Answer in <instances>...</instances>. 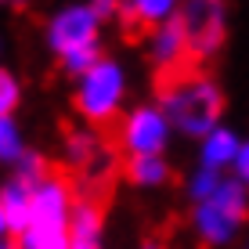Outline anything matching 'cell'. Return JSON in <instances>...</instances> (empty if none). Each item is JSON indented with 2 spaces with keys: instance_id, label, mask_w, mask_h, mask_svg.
Masks as SVG:
<instances>
[{
  "instance_id": "5",
  "label": "cell",
  "mask_w": 249,
  "mask_h": 249,
  "mask_svg": "<svg viewBox=\"0 0 249 249\" xmlns=\"http://www.w3.org/2000/svg\"><path fill=\"white\" fill-rule=\"evenodd\" d=\"M170 137H174V123L166 119V112L148 101V105H134L130 112H123L116 126V144L126 159L134 156H166Z\"/></svg>"
},
{
  "instance_id": "12",
  "label": "cell",
  "mask_w": 249,
  "mask_h": 249,
  "mask_svg": "<svg viewBox=\"0 0 249 249\" xmlns=\"http://www.w3.org/2000/svg\"><path fill=\"white\" fill-rule=\"evenodd\" d=\"M123 177L134 188L152 192V188H166L174 170H170L166 156H134V159H123Z\"/></svg>"
},
{
  "instance_id": "15",
  "label": "cell",
  "mask_w": 249,
  "mask_h": 249,
  "mask_svg": "<svg viewBox=\"0 0 249 249\" xmlns=\"http://www.w3.org/2000/svg\"><path fill=\"white\" fill-rule=\"evenodd\" d=\"M224 177H228V174H217V170H206V166L192 170V174H188V181H184V195H188V202H192V206L210 202L213 195L220 192Z\"/></svg>"
},
{
  "instance_id": "1",
  "label": "cell",
  "mask_w": 249,
  "mask_h": 249,
  "mask_svg": "<svg viewBox=\"0 0 249 249\" xmlns=\"http://www.w3.org/2000/svg\"><path fill=\"white\" fill-rule=\"evenodd\" d=\"M177 134L184 137H210L224 116V87L202 69H181V72L159 76V101Z\"/></svg>"
},
{
  "instance_id": "13",
  "label": "cell",
  "mask_w": 249,
  "mask_h": 249,
  "mask_svg": "<svg viewBox=\"0 0 249 249\" xmlns=\"http://www.w3.org/2000/svg\"><path fill=\"white\" fill-rule=\"evenodd\" d=\"M119 15H123L126 25H152V29H159L162 22L177 18L181 7L174 0H126V4H119Z\"/></svg>"
},
{
  "instance_id": "10",
  "label": "cell",
  "mask_w": 249,
  "mask_h": 249,
  "mask_svg": "<svg viewBox=\"0 0 249 249\" xmlns=\"http://www.w3.org/2000/svg\"><path fill=\"white\" fill-rule=\"evenodd\" d=\"M242 144L246 141L231 130V126H217L210 137L199 141V166L217 170V174H228V170H235L238 156H242Z\"/></svg>"
},
{
  "instance_id": "2",
  "label": "cell",
  "mask_w": 249,
  "mask_h": 249,
  "mask_svg": "<svg viewBox=\"0 0 249 249\" xmlns=\"http://www.w3.org/2000/svg\"><path fill=\"white\" fill-rule=\"evenodd\" d=\"M72 210H76L72 184L62 174H51L33 192L29 224L15 238V246L18 249H69L72 246Z\"/></svg>"
},
{
  "instance_id": "18",
  "label": "cell",
  "mask_w": 249,
  "mask_h": 249,
  "mask_svg": "<svg viewBox=\"0 0 249 249\" xmlns=\"http://www.w3.org/2000/svg\"><path fill=\"white\" fill-rule=\"evenodd\" d=\"M18 101H22V83H18V76L15 72H0V119H7V116H15V108H18Z\"/></svg>"
},
{
  "instance_id": "17",
  "label": "cell",
  "mask_w": 249,
  "mask_h": 249,
  "mask_svg": "<svg viewBox=\"0 0 249 249\" xmlns=\"http://www.w3.org/2000/svg\"><path fill=\"white\" fill-rule=\"evenodd\" d=\"M25 137H22V126L15 123V116L0 119V159L7 162V166H15L22 156H25Z\"/></svg>"
},
{
  "instance_id": "3",
  "label": "cell",
  "mask_w": 249,
  "mask_h": 249,
  "mask_svg": "<svg viewBox=\"0 0 249 249\" xmlns=\"http://www.w3.org/2000/svg\"><path fill=\"white\" fill-rule=\"evenodd\" d=\"M123 101H126V69L108 54L87 76H80L72 87V108L90 130L112 123L123 108Z\"/></svg>"
},
{
  "instance_id": "7",
  "label": "cell",
  "mask_w": 249,
  "mask_h": 249,
  "mask_svg": "<svg viewBox=\"0 0 249 249\" xmlns=\"http://www.w3.org/2000/svg\"><path fill=\"white\" fill-rule=\"evenodd\" d=\"M148 58L159 69V76L188 69V62H192V36H188V25L181 15L148 33Z\"/></svg>"
},
{
  "instance_id": "22",
  "label": "cell",
  "mask_w": 249,
  "mask_h": 249,
  "mask_svg": "<svg viewBox=\"0 0 249 249\" xmlns=\"http://www.w3.org/2000/svg\"><path fill=\"white\" fill-rule=\"evenodd\" d=\"M242 249H249V242H246V246H242Z\"/></svg>"
},
{
  "instance_id": "9",
  "label": "cell",
  "mask_w": 249,
  "mask_h": 249,
  "mask_svg": "<svg viewBox=\"0 0 249 249\" xmlns=\"http://www.w3.org/2000/svg\"><path fill=\"white\" fill-rule=\"evenodd\" d=\"M29 213H33V188H25L11 177L0 188V231H4V238L15 242L29 224Z\"/></svg>"
},
{
  "instance_id": "11",
  "label": "cell",
  "mask_w": 249,
  "mask_h": 249,
  "mask_svg": "<svg viewBox=\"0 0 249 249\" xmlns=\"http://www.w3.org/2000/svg\"><path fill=\"white\" fill-rule=\"evenodd\" d=\"M101 231H105V210L94 195H76L72 210V246L69 249H101Z\"/></svg>"
},
{
  "instance_id": "4",
  "label": "cell",
  "mask_w": 249,
  "mask_h": 249,
  "mask_svg": "<svg viewBox=\"0 0 249 249\" xmlns=\"http://www.w3.org/2000/svg\"><path fill=\"white\" fill-rule=\"evenodd\" d=\"M101 25L105 22L94 4H65L44 22V44L58 62H65L80 51L101 47Z\"/></svg>"
},
{
  "instance_id": "21",
  "label": "cell",
  "mask_w": 249,
  "mask_h": 249,
  "mask_svg": "<svg viewBox=\"0 0 249 249\" xmlns=\"http://www.w3.org/2000/svg\"><path fill=\"white\" fill-rule=\"evenodd\" d=\"M0 249H18V246H15L11 238H4V246H0Z\"/></svg>"
},
{
  "instance_id": "16",
  "label": "cell",
  "mask_w": 249,
  "mask_h": 249,
  "mask_svg": "<svg viewBox=\"0 0 249 249\" xmlns=\"http://www.w3.org/2000/svg\"><path fill=\"white\" fill-rule=\"evenodd\" d=\"M51 174H54V170L47 166V159L40 156V152H33V148H29L18 162H15V174H11V177H15L18 184H25V188H33V192H36V188L44 184Z\"/></svg>"
},
{
  "instance_id": "8",
  "label": "cell",
  "mask_w": 249,
  "mask_h": 249,
  "mask_svg": "<svg viewBox=\"0 0 249 249\" xmlns=\"http://www.w3.org/2000/svg\"><path fill=\"white\" fill-rule=\"evenodd\" d=\"M188 220H192V235L202 249H231L235 238H238V231H242V224H246L235 213L220 210L217 202L192 206V217Z\"/></svg>"
},
{
  "instance_id": "14",
  "label": "cell",
  "mask_w": 249,
  "mask_h": 249,
  "mask_svg": "<svg viewBox=\"0 0 249 249\" xmlns=\"http://www.w3.org/2000/svg\"><path fill=\"white\" fill-rule=\"evenodd\" d=\"M101 156V141H98V134L90 130H69L65 134V141H62V159H65V166H72V170H87L94 166Z\"/></svg>"
},
{
  "instance_id": "20",
  "label": "cell",
  "mask_w": 249,
  "mask_h": 249,
  "mask_svg": "<svg viewBox=\"0 0 249 249\" xmlns=\"http://www.w3.org/2000/svg\"><path fill=\"white\" fill-rule=\"evenodd\" d=\"M141 249H162V242H156V238H144Z\"/></svg>"
},
{
  "instance_id": "19",
  "label": "cell",
  "mask_w": 249,
  "mask_h": 249,
  "mask_svg": "<svg viewBox=\"0 0 249 249\" xmlns=\"http://www.w3.org/2000/svg\"><path fill=\"white\" fill-rule=\"evenodd\" d=\"M231 177H235L238 184L249 192V141L242 144V156H238V162H235V170H231Z\"/></svg>"
},
{
  "instance_id": "6",
  "label": "cell",
  "mask_w": 249,
  "mask_h": 249,
  "mask_svg": "<svg viewBox=\"0 0 249 249\" xmlns=\"http://www.w3.org/2000/svg\"><path fill=\"white\" fill-rule=\"evenodd\" d=\"M181 18L192 36V62L213 58L228 40V4H210V0H195L181 7Z\"/></svg>"
}]
</instances>
